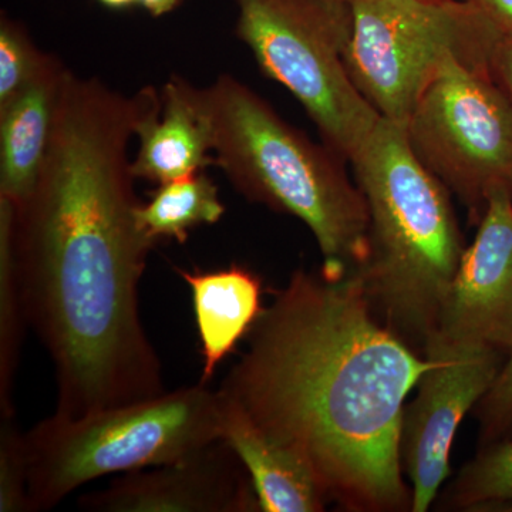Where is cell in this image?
Listing matches in <instances>:
<instances>
[{
  "instance_id": "1",
  "label": "cell",
  "mask_w": 512,
  "mask_h": 512,
  "mask_svg": "<svg viewBox=\"0 0 512 512\" xmlns=\"http://www.w3.org/2000/svg\"><path fill=\"white\" fill-rule=\"evenodd\" d=\"M158 103L154 87L127 96L70 70L35 188L23 204H10L29 326L55 366L53 414L64 419L165 392L138 309L156 244L138 227L127 156L128 141Z\"/></svg>"
},
{
  "instance_id": "2",
  "label": "cell",
  "mask_w": 512,
  "mask_h": 512,
  "mask_svg": "<svg viewBox=\"0 0 512 512\" xmlns=\"http://www.w3.org/2000/svg\"><path fill=\"white\" fill-rule=\"evenodd\" d=\"M431 365L377 318L355 271L298 269L272 292L220 392L306 461L329 503L412 511L403 412Z\"/></svg>"
},
{
  "instance_id": "3",
  "label": "cell",
  "mask_w": 512,
  "mask_h": 512,
  "mask_svg": "<svg viewBox=\"0 0 512 512\" xmlns=\"http://www.w3.org/2000/svg\"><path fill=\"white\" fill-rule=\"evenodd\" d=\"M350 163L369 214L367 256L355 272L377 318L423 355L466 249L451 192L397 121L380 117Z\"/></svg>"
},
{
  "instance_id": "4",
  "label": "cell",
  "mask_w": 512,
  "mask_h": 512,
  "mask_svg": "<svg viewBox=\"0 0 512 512\" xmlns=\"http://www.w3.org/2000/svg\"><path fill=\"white\" fill-rule=\"evenodd\" d=\"M214 131V165L248 200L302 221L322 269L345 275L367 256L369 214L343 161L281 116L247 84L221 74L204 89Z\"/></svg>"
},
{
  "instance_id": "5",
  "label": "cell",
  "mask_w": 512,
  "mask_h": 512,
  "mask_svg": "<svg viewBox=\"0 0 512 512\" xmlns=\"http://www.w3.org/2000/svg\"><path fill=\"white\" fill-rule=\"evenodd\" d=\"M222 434L224 396L201 383L77 419L53 414L26 433L30 512L97 478L183 460Z\"/></svg>"
},
{
  "instance_id": "6",
  "label": "cell",
  "mask_w": 512,
  "mask_h": 512,
  "mask_svg": "<svg viewBox=\"0 0 512 512\" xmlns=\"http://www.w3.org/2000/svg\"><path fill=\"white\" fill-rule=\"evenodd\" d=\"M237 35L262 72L302 104L333 153L352 160L380 120L350 77L352 3L235 0Z\"/></svg>"
},
{
  "instance_id": "7",
  "label": "cell",
  "mask_w": 512,
  "mask_h": 512,
  "mask_svg": "<svg viewBox=\"0 0 512 512\" xmlns=\"http://www.w3.org/2000/svg\"><path fill=\"white\" fill-rule=\"evenodd\" d=\"M346 66L383 119L406 124L448 60L490 70L501 33L470 0H355Z\"/></svg>"
},
{
  "instance_id": "8",
  "label": "cell",
  "mask_w": 512,
  "mask_h": 512,
  "mask_svg": "<svg viewBox=\"0 0 512 512\" xmlns=\"http://www.w3.org/2000/svg\"><path fill=\"white\" fill-rule=\"evenodd\" d=\"M407 137L430 173L483 218L497 188L512 192V103L490 70L448 60L406 121Z\"/></svg>"
},
{
  "instance_id": "9",
  "label": "cell",
  "mask_w": 512,
  "mask_h": 512,
  "mask_svg": "<svg viewBox=\"0 0 512 512\" xmlns=\"http://www.w3.org/2000/svg\"><path fill=\"white\" fill-rule=\"evenodd\" d=\"M512 349V192L488 197L476 239L464 249L424 357Z\"/></svg>"
},
{
  "instance_id": "10",
  "label": "cell",
  "mask_w": 512,
  "mask_h": 512,
  "mask_svg": "<svg viewBox=\"0 0 512 512\" xmlns=\"http://www.w3.org/2000/svg\"><path fill=\"white\" fill-rule=\"evenodd\" d=\"M507 356L476 350L431 360L417 396L404 407L400 453L412 487V512L430 510L450 476V454L461 421L493 386Z\"/></svg>"
},
{
  "instance_id": "11",
  "label": "cell",
  "mask_w": 512,
  "mask_h": 512,
  "mask_svg": "<svg viewBox=\"0 0 512 512\" xmlns=\"http://www.w3.org/2000/svg\"><path fill=\"white\" fill-rule=\"evenodd\" d=\"M77 505L93 512H255L251 478L224 439L164 466L116 478Z\"/></svg>"
},
{
  "instance_id": "12",
  "label": "cell",
  "mask_w": 512,
  "mask_h": 512,
  "mask_svg": "<svg viewBox=\"0 0 512 512\" xmlns=\"http://www.w3.org/2000/svg\"><path fill=\"white\" fill-rule=\"evenodd\" d=\"M140 148L131 171L157 183L187 177L214 165V131L204 89L173 76L161 90V106L137 126Z\"/></svg>"
},
{
  "instance_id": "13",
  "label": "cell",
  "mask_w": 512,
  "mask_h": 512,
  "mask_svg": "<svg viewBox=\"0 0 512 512\" xmlns=\"http://www.w3.org/2000/svg\"><path fill=\"white\" fill-rule=\"evenodd\" d=\"M69 72L59 57L46 53L22 89L0 103V198L13 207L28 200L35 188Z\"/></svg>"
},
{
  "instance_id": "14",
  "label": "cell",
  "mask_w": 512,
  "mask_h": 512,
  "mask_svg": "<svg viewBox=\"0 0 512 512\" xmlns=\"http://www.w3.org/2000/svg\"><path fill=\"white\" fill-rule=\"evenodd\" d=\"M222 394V393H221ZM224 396V394H222ZM222 439L244 464L261 512H320L329 500L311 467L224 396Z\"/></svg>"
},
{
  "instance_id": "15",
  "label": "cell",
  "mask_w": 512,
  "mask_h": 512,
  "mask_svg": "<svg viewBox=\"0 0 512 512\" xmlns=\"http://www.w3.org/2000/svg\"><path fill=\"white\" fill-rule=\"evenodd\" d=\"M177 272L191 289L201 343L200 383L208 384L264 311L262 281L251 269L237 264L210 272Z\"/></svg>"
},
{
  "instance_id": "16",
  "label": "cell",
  "mask_w": 512,
  "mask_h": 512,
  "mask_svg": "<svg viewBox=\"0 0 512 512\" xmlns=\"http://www.w3.org/2000/svg\"><path fill=\"white\" fill-rule=\"evenodd\" d=\"M224 214L218 187L204 170L158 185L136 212L138 227L154 244L161 239L184 244L192 229L217 224Z\"/></svg>"
},
{
  "instance_id": "17",
  "label": "cell",
  "mask_w": 512,
  "mask_h": 512,
  "mask_svg": "<svg viewBox=\"0 0 512 512\" xmlns=\"http://www.w3.org/2000/svg\"><path fill=\"white\" fill-rule=\"evenodd\" d=\"M28 325L25 296L10 238V202L0 198V414L15 413L13 383Z\"/></svg>"
},
{
  "instance_id": "18",
  "label": "cell",
  "mask_w": 512,
  "mask_h": 512,
  "mask_svg": "<svg viewBox=\"0 0 512 512\" xmlns=\"http://www.w3.org/2000/svg\"><path fill=\"white\" fill-rule=\"evenodd\" d=\"M439 505L458 511L512 505V437L481 447L447 485Z\"/></svg>"
},
{
  "instance_id": "19",
  "label": "cell",
  "mask_w": 512,
  "mask_h": 512,
  "mask_svg": "<svg viewBox=\"0 0 512 512\" xmlns=\"http://www.w3.org/2000/svg\"><path fill=\"white\" fill-rule=\"evenodd\" d=\"M26 433L16 412L0 414V512H30Z\"/></svg>"
},
{
  "instance_id": "20",
  "label": "cell",
  "mask_w": 512,
  "mask_h": 512,
  "mask_svg": "<svg viewBox=\"0 0 512 512\" xmlns=\"http://www.w3.org/2000/svg\"><path fill=\"white\" fill-rule=\"evenodd\" d=\"M46 53L6 16L0 22V103L10 99L42 66Z\"/></svg>"
},
{
  "instance_id": "21",
  "label": "cell",
  "mask_w": 512,
  "mask_h": 512,
  "mask_svg": "<svg viewBox=\"0 0 512 512\" xmlns=\"http://www.w3.org/2000/svg\"><path fill=\"white\" fill-rule=\"evenodd\" d=\"M480 448L512 437V349L497 379L476 406Z\"/></svg>"
},
{
  "instance_id": "22",
  "label": "cell",
  "mask_w": 512,
  "mask_h": 512,
  "mask_svg": "<svg viewBox=\"0 0 512 512\" xmlns=\"http://www.w3.org/2000/svg\"><path fill=\"white\" fill-rule=\"evenodd\" d=\"M490 73L512 103V35L498 37L491 53Z\"/></svg>"
},
{
  "instance_id": "23",
  "label": "cell",
  "mask_w": 512,
  "mask_h": 512,
  "mask_svg": "<svg viewBox=\"0 0 512 512\" xmlns=\"http://www.w3.org/2000/svg\"><path fill=\"white\" fill-rule=\"evenodd\" d=\"M501 35H512V0H470Z\"/></svg>"
},
{
  "instance_id": "24",
  "label": "cell",
  "mask_w": 512,
  "mask_h": 512,
  "mask_svg": "<svg viewBox=\"0 0 512 512\" xmlns=\"http://www.w3.org/2000/svg\"><path fill=\"white\" fill-rule=\"evenodd\" d=\"M181 2L183 0H138V3L144 6L156 18L173 12L177 6H180Z\"/></svg>"
},
{
  "instance_id": "25",
  "label": "cell",
  "mask_w": 512,
  "mask_h": 512,
  "mask_svg": "<svg viewBox=\"0 0 512 512\" xmlns=\"http://www.w3.org/2000/svg\"><path fill=\"white\" fill-rule=\"evenodd\" d=\"M103 5L109 6V8L121 9L127 8V6L136 5L138 0H99Z\"/></svg>"
},
{
  "instance_id": "26",
  "label": "cell",
  "mask_w": 512,
  "mask_h": 512,
  "mask_svg": "<svg viewBox=\"0 0 512 512\" xmlns=\"http://www.w3.org/2000/svg\"><path fill=\"white\" fill-rule=\"evenodd\" d=\"M338 2L353 3L355 0H338Z\"/></svg>"
}]
</instances>
